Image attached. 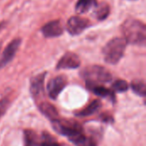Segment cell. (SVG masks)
Returning a JSON list of instances; mask_svg holds the SVG:
<instances>
[{"label": "cell", "instance_id": "6da1fadb", "mask_svg": "<svg viewBox=\"0 0 146 146\" xmlns=\"http://www.w3.org/2000/svg\"><path fill=\"white\" fill-rule=\"evenodd\" d=\"M121 32L127 44L145 46L146 26L143 21L136 19L126 20L121 25Z\"/></svg>", "mask_w": 146, "mask_h": 146}, {"label": "cell", "instance_id": "7a4b0ae2", "mask_svg": "<svg viewBox=\"0 0 146 146\" xmlns=\"http://www.w3.org/2000/svg\"><path fill=\"white\" fill-rule=\"evenodd\" d=\"M127 45V42L124 38L116 37L110 39L102 50L104 61L109 64H117L123 57Z\"/></svg>", "mask_w": 146, "mask_h": 146}, {"label": "cell", "instance_id": "3957f363", "mask_svg": "<svg viewBox=\"0 0 146 146\" xmlns=\"http://www.w3.org/2000/svg\"><path fill=\"white\" fill-rule=\"evenodd\" d=\"M80 77L86 83H108L112 80V74L105 68L98 65H92L84 68L80 73Z\"/></svg>", "mask_w": 146, "mask_h": 146}, {"label": "cell", "instance_id": "277c9868", "mask_svg": "<svg viewBox=\"0 0 146 146\" xmlns=\"http://www.w3.org/2000/svg\"><path fill=\"white\" fill-rule=\"evenodd\" d=\"M52 127L56 133L67 137L70 141L85 132L83 127L74 120L58 118L52 121Z\"/></svg>", "mask_w": 146, "mask_h": 146}, {"label": "cell", "instance_id": "5b68a950", "mask_svg": "<svg viewBox=\"0 0 146 146\" xmlns=\"http://www.w3.org/2000/svg\"><path fill=\"white\" fill-rule=\"evenodd\" d=\"M90 26L91 22L88 19L82 18L78 15H74L68 20L66 28L69 34L76 36L81 34Z\"/></svg>", "mask_w": 146, "mask_h": 146}, {"label": "cell", "instance_id": "8992f818", "mask_svg": "<svg viewBox=\"0 0 146 146\" xmlns=\"http://www.w3.org/2000/svg\"><path fill=\"white\" fill-rule=\"evenodd\" d=\"M68 84V79L65 75H57L48 82L47 92L50 98L55 100L66 87Z\"/></svg>", "mask_w": 146, "mask_h": 146}, {"label": "cell", "instance_id": "52a82bcc", "mask_svg": "<svg viewBox=\"0 0 146 146\" xmlns=\"http://www.w3.org/2000/svg\"><path fill=\"white\" fill-rule=\"evenodd\" d=\"M21 38H15L5 47L0 57V69L4 68L8 63H9L13 60L17 50H19V47L21 46Z\"/></svg>", "mask_w": 146, "mask_h": 146}, {"label": "cell", "instance_id": "ba28073f", "mask_svg": "<svg viewBox=\"0 0 146 146\" xmlns=\"http://www.w3.org/2000/svg\"><path fill=\"white\" fill-rule=\"evenodd\" d=\"M80 59L75 53L67 52L58 61L56 69H75L80 66Z\"/></svg>", "mask_w": 146, "mask_h": 146}, {"label": "cell", "instance_id": "9c48e42d", "mask_svg": "<svg viewBox=\"0 0 146 146\" xmlns=\"http://www.w3.org/2000/svg\"><path fill=\"white\" fill-rule=\"evenodd\" d=\"M64 27L60 20H54L44 24L40 31L45 38H56L60 37L63 33Z\"/></svg>", "mask_w": 146, "mask_h": 146}, {"label": "cell", "instance_id": "30bf717a", "mask_svg": "<svg viewBox=\"0 0 146 146\" xmlns=\"http://www.w3.org/2000/svg\"><path fill=\"white\" fill-rule=\"evenodd\" d=\"M47 73L44 72L35 75L30 81V92L34 99H38L40 95L44 92V83Z\"/></svg>", "mask_w": 146, "mask_h": 146}, {"label": "cell", "instance_id": "8fae6325", "mask_svg": "<svg viewBox=\"0 0 146 146\" xmlns=\"http://www.w3.org/2000/svg\"><path fill=\"white\" fill-rule=\"evenodd\" d=\"M86 87L95 95L100 98H109L113 103L115 102V95L114 92L103 86L102 85H98L95 83H86Z\"/></svg>", "mask_w": 146, "mask_h": 146}, {"label": "cell", "instance_id": "7c38bea8", "mask_svg": "<svg viewBox=\"0 0 146 146\" xmlns=\"http://www.w3.org/2000/svg\"><path fill=\"white\" fill-rule=\"evenodd\" d=\"M38 109L41 111V113L51 121L59 118V114H58V111L56 109V107L48 102H43V103L39 104Z\"/></svg>", "mask_w": 146, "mask_h": 146}, {"label": "cell", "instance_id": "4fadbf2b", "mask_svg": "<svg viewBox=\"0 0 146 146\" xmlns=\"http://www.w3.org/2000/svg\"><path fill=\"white\" fill-rule=\"evenodd\" d=\"M76 146H98V141L92 136H88L85 132L71 140Z\"/></svg>", "mask_w": 146, "mask_h": 146}, {"label": "cell", "instance_id": "5bb4252c", "mask_svg": "<svg viewBox=\"0 0 146 146\" xmlns=\"http://www.w3.org/2000/svg\"><path fill=\"white\" fill-rule=\"evenodd\" d=\"M98 3V0H78L75 4V11L78 14L87 13L92 9L96 8Z\"/></svg>", "mask_w": 146, "mask_h": 146}, {"label": "cell", "instance_id": "9a60e30c", "mask_svg": "<svg viewBox=\"0 0 146 146\" xmlns=\"http://www.w3.org/2000/svg\"><path fill=\"white\" fill-rule=\"evenodd\" d=\"M101 108H102V103H101V101L98 100V99H96V100L92 101L86 108H85L84 110H82L80 112H78L76 114V115L79 116V117L89 116V115H92L95 114Z\"/></svg>", "mask_w": 146, "mask_h": 146}, {"label": "cell", "instance_id": "2e32d148", "mask_svg": "<svg viewBox=\"0 0 146 146\" xmlns=\"http://www.w3.org/2000/svg\"><path fill=\"white\" fill-rule=\"evenodd\" d=\"M96 8L97 9L95 10V16L97 20L104 21L109 17L110 14V7L107 3L102 2L100 3H98Z\"/></svg>", "mask_w": 146, "mask_h": 146}, {"label": "cell", "instance_id": "e0dca14e", "mask_svg": "<svg viewBox=\"0 0 146 146\" xmlns=\"http://www.w3.org/2000/svg\"><path fill=\"white\" fill-rule=\"evenodd\" d=\"M37 146H62L61 144H59L56 139L47 133H43L38 139V142Z\"/></svg>", "mask_w": 146, "mask_h": 146}, {"label": "cell", "instance_id": "ac0fdd59", "mask_svg": "<svg viewBox=\"0 0 146 146\" xmlns=\"http://www.w3.org/2000/svg\"><path fill=\"white\" fill-rule=\"evenodd\" d=\"M131 88L134 93L137 95L145 98L146 96V86L144 80H135L131 83Z\"/></svg>", "mask_w": 146, "mask_h": 146}, {"label": "cell", "instance_id": "d6986e66", "mask_svg": "<svg viewBox=\"0 0 146 146\" xmlns=\"http://www.w3.org/2000/svg\"><path fill=\"white\" fill-rule=\"evenodd\" d=\"M38 137L37 133L30 129L24 131V143L25 146H37L38 142Z\"/></svg>", "mask_w": 146, "mask_h": 146}, {"label": "cell", "instance_id": "ffe728a7", "mask_svg": "<svg viewBox=\"0 0 146 146\" xmlns=\"http://www.w3.org/2000/svg\"><path fill=\"white\" fill-rule=\"evenodd\" d=\"M128 84L126 80H117L112 84V91L117 92H124L128 90Z\"/></svg>", "mask_w": 146, "mask_h": 146}, {"label": "cell", "instance_id": "44dd1931", "mask_svg": "<svg viewBox=\"0 0 146 146\" xmlns=\"http://www.w3.org/2000/svg\"><path fill=\"white\" fill-rule=\"evenodd\" d=\"M9 99L8 98H3L0 100V117L3 116L9 107Z\"/></svg>", "mask_w": 146, "mask_h": 146}, {"label": "cell", "instance_id": "7402d4cb", "mask_svg": "<svg viewBox=\"0 0 146 146\" xmlns=\"http://www.w3.org/2000/svg\"><path fill=\"white\" fill-rule=\"evenodd\" d=\"M1 46H2V42H0V48H1Z\"/></svg>", "mask_w": 146, "mask_h": 146}]
</instances>
